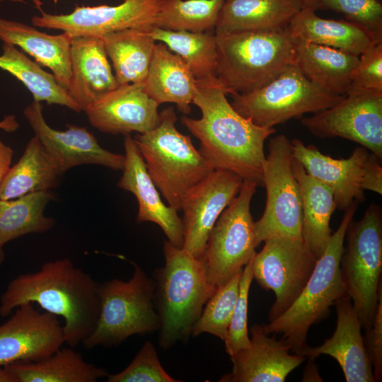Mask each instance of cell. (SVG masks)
Listing matches in <instances>:
<instances>
[{
	"mask_svg": "<svg viewBox=\"0 0 382 382\" xmlns=\"http://www.w3.org/2000/svg\"><path fill=\"white\" fill-rule=\"evenodd\" d=\"M197 87L192 103L202 116H183L181 122L199 139L200 154L213 170L231 171L263 186L264 144L275 129L259 127L239 114L216 78L197 82Z\"/></svg>",
	"mask_w": 382,
	"mask_h": 382,
	"instance_id": "6da1fadb",
	"label": "cell"
},
{
	"mask_svg": "<svg viewBox=\"0 0 382 382\" xmlns=\"http://www.w3.org/2000/svg\"><path fill=\"white\" fill-rule=\"evenodd\" d=\"M99 283L69 258L45 262L39 270L13 279L0 297V316L20 305L37 303L64 319V342L74 348L96 328L100 308Z\"/></svg>",
	"mask_w": 382,
	"mask_h": 382,
	"instance_id": "7a4b0ae2",
	"label": "cell"
},
{
	"mask_svg": "<svg viewBox=\"0 0 382 382\" xmlns=\"http://www.w3.org/2000/svg\"><path fill=\"white\" fill-rule=\"evenodd\" d=\"M165 265L156 272L154 306L161 320L159 345L168 349L185 342L214 293L204 259H197L168 241L163 244Z\"/></svg>",
	"mask_w": 382,
	"mask_h": 382,
	"instance_id": "3957f363",
	"label": "cell"
},
{
	"mask_svg": "<svg viewBox=\"0 0 382 382\" xmlns=\"http://www.w3.org/2000/svg\"><path fill=\"white\" fill-rule=\"evenodd\" d=\"M353 202L345 210L337 229L316 260L313 272L299 297L282 315L263 324L264 332L279 334L291 351L299 354L307 345L306 338L311 325L326 318L330 307L340 299L347 296L342 279L340 261L344 251L347 228L357 209Z\"/></svg>",
	"mask_w": 382,
	"mask_h": 382,
	"instance_id": "277c9868",
	"label": "cell"
},
{
	"mask_svg": "<svg viewBox=\"0 0 382 382\" xmlns=\"http://www.w3.org/2000/svg\"><path fill=\"white\" fill-rule=\"evenodd\" d=\"M214 33L217 47L216 76L227 94L257 90L294 64V41L287 29Z\"/></svg>",
	"mask_w": 382,
	"mask_h": 382,
	"instance_id": "5b68a950",
	"label": "cell"
},
{
	"mask_svg": "<svg viewBox=\"0 0 382 382\" xmlns=\"http://www.w3.org/2000/svg\"><path fill=\"white\" fill-rule=\"evenodd\" d=\"M176 122L173 108H166L154 129L133 138L154 183L168 205L179 211L188 190L214 170L190 137L178 131Z\"/></svg>",
	"mask_w": 382,
	"mask_h": 382,
	"instance_id": "8992f818",
	"label": "cell"
},
{
	"mask_svg": "<svg viewBox=\"0 0 382 382\" xmlns=\"http://www.w3.org/2000/svg\"><path fill=\"white\" fill-rule=\"evenodd\" d=\"M128 281L113 279L99 284V315L95 329L82 342L86 349L119 345L134 335L159 330L154 306L155 282L136 264Z\"/></svg>",
	"mask_w": 382,
	"mask_h": 382,
	"instance_id": "52a82bcc",
	"label": "cell"
},
{
	"mask_svg": "<svg viewBox=\"0 0 382 382\" xmlns=\"http://www.w3.org/2000/svg\"><path fill=\"white\" fill-rule=\"evenodd\" d=\"M345 238L347 245L340 261L342 279L361 328L367 330L372 325L382 284L381 207L371 204L360 220L352 219Z\"/></svg>",
	"mask_w": 382,
	"mask_h": 382,
	"instance_id": "ba28073f",
	"label": "cell"
},
{
	"mask_svg": "<svg viewBox=\"0 0 382 382\" xmlns=\"http://www.w3.org/2000/svg\"><path fill=\"white\" fill-rule=\"evenodd\" d=\"M231 96V104L239 114L264 128H274L291 119L322 111L345 97L320 88L294 64L262 87Z\"/></svg>",
	"mask_w": 382,
	"mask_h": 382,
	"instance_id": "9c48e42d",
	"label": "cell"
},
{
	"mask_svg": "<svg viewBox=\"0 0 382 382\" xmlns=\"http://www.w3.org/2000/svg\"><path fill=\"white\" fill-rule=\"evenodd\" d=\"M257 186L253 181L243 180L211 231L203 259L213 292L242 270L256 253L250 203Z\"/></svg>",
	"mask_w": 382,
	"mask_h": 382,
	"instance_id": "30bf717a",
	"label": "cell"
},
{
	"mask_svg": "<svg viewBox=\"0 0 382 382\" xmlns=\"http://www.w3.org/2000/svg\"><path fill=\"white\" fill-rule=\"evenodd\" d=\"M291 142L284 134L270 139L263 168L266 204L255 222L256 244L272 237L303 240L301 199L292 169Z\"/></svg>",
	"mask_w": 382,
	"mask_h": 382,
	"instance_id": "8fae6325",
	"label": "cell"
},
{
	"mask_svg": "<svg viewBox=\"0 0 382 382\" xmlns=\"http://www.w3.org/2000/svg\"><path fill=\"white\" fill-rule=\"evenodd\" d=\"M252 257L253 279L275 300L269 313L271 321L284 313L299 297L315 267L316 259L303 240L272 237Z\"/></svg>",
	"mask_w": 382,
	"mask_h": 382,
	"instance_id": "7c38bea8",
	"label": "cell"
},
{
	"mask_svg": "<svg viewBox=\"0 0 382 382\" xmlns=\"http://www.w3.org/2000/svg\"><path fill=\"white\" fill-rule=\"evenodd\" d=\"M301 122L315 137L346 139L382 158V92H349Z\"/></svg>",
	"mask_w": 382,
	"mask_h": 382,
	"instance_id": "4fadbf2b",
	"label": "cell"
},
{
	"mask_svg": "<svg viewBox=\"0 0 382 382\" xmlns=\"http://www.w3.org/2000/svg\"><path fill=\"white\" fill-rule=\"evenodd\" d=\"M161 0H124L116 6H79L66 14L40 10L32 17L35 27L62 30L71 37L94 36L127 29L149 30L154 26Z\"/></svg>",
	"mask_w": 382,
	"mask_h": 382,
	"instance_id": "5bb4252c",
	"label": "cell"
},
{
	"mask_svg": "<svg viewBox=\"0 0 382 382\" xmlns=\"http://www.w3.org/2000/svg\"><path fill=\"white\" fill-rule=\"evenodd\" d=\"M243 181L231 171L214 170L183 197V248L195 258L203 259L214 225L238 193Z\"/></svg>",
	"mask_w": 382,
	"mask_h": 382,
	"instance_id": "9a60e30c",
	"label": "cell"
},
{
	"mask_svg": "<svg viewBox=\"0 0 382 382\" xmlns=\"http://www.w3.org/2000/svg\"><path fill=\"white\" fill-rule=\"evenodd\" d=\"M63 343V325L58 316L38 311L32 302L24 303L0 325V366L40 361Z\"/></svg>",
	"mask_w": 382,
	"mask_h": 382,
	"instance_id": "2e32d148",
	"label": "cell"
},
{
	"mask_svg": "<svg viewBox=\"0 0 382 382\" xmlns=\"http://www.w3.org/2000/svg\"><path fill=\"white\" fill-rule=\"evenodd\" d=\"M23 114L35 136L63 173L80 165L122 170L125 155L103 148L85 127L69 125L64 131L53 129L44 117L40 103L34 100L25 108Z\"/></svg>",
	"mask_w": 382,
	"mask_h": 382,
	"instance_id": "e0dca14e",
	"label": "cell"
},
{
	"mask_svg": "<svg viewBox=\"0 0 382 382\" xmlns=\"http://www.w3.org/2000/svg\"><path fill=\"white\" fill-rule=\"evenodd\" d=\"M291 142L294 158L330 190L337 209L345 210L353 202L364 200L363 182L371 151L360 146L347 158L336 159L301 139H294Z\"/></svg>",
	"mask_w": 382,
	"mask_h": 382,
	"instance_id": "ac0fdd59",
	"label": "cell"
},
{
	"mask_svg": "<svg viewBox=\"0 0 382 382\" xmlns=\"http://www.w3.org/2000/svg\"><path fill=\"white\" fill-rule=\"evenodd\" d=\"M159 105L144 91V83H127L100 97L86 112L90 124L112 134L146 133L158 122Z\"/></svg>",
	"mask_w": 382,
	"mask_h": 382,
	"instance_id": "d6986e66",
	"label": "cell"
},
{
	"mask_svg": "<svg viewBox=\"0 0 382 382\" xmlns=\"http://www.w3.org/2000/svg\"><path fill=\"white\" fill-rule=\"evenodd\" d=\"M335 306L337 325L332 336L320 346L307 345L299 354L311 360L322 354L332 357L340 366L347 382H375L361 325L350 298L345 296Z\"/></svg>",
	"mask_w": 382,
	"mask_h": 382,
	"instance_id": "ffe728a7",
	"label": "cell"
},
{
	"mask_svg": "<svg viewBox=\"0 0 382 382\" xmlns=\"http://www.w3.org/2000/svg\"><path fill=\"white\" fill-rule=\"evenodd\" d=\"M250 346L231 356L233 368L221 382H284L305 359L290 354L291 347L275 336L270 337L262 325L250 328Z\"/></svg>",
	"mask_w": 382,
	"mask_h": 382,
	"instance_id": "44dd1931",
	"label": "cell"
},
{
	"mask_svg": "<svg viewBox=\"0 0 382 382\" xmlns=\"http://www.w3.org/2000/svg\"><path fill=\"white\" fill-rule=\"evenodd\" d=\"M125 164L117 186L132 192L138 202L137 221H150L158 225L173 245L183 248V225L178 211L163 202L156 186L150 178L144 161L134 138L124 139Z\"/></svg>",
	"mask_w": 382,
	"mask_h": 382,
	"instance_id": "7402d4cb",
	"label": "cell"
},
{
	"mask_svg": "<svg viewBox=\"0 0 382 382\" xmlns=\"http://www.w3.org/2000/svg\"><path fill=\"white\" fill-rule=\"evenodd\" d=\"M70 62L67 90L82 111L119 86L101 37H72Z\"/></svg>",
	"mask_w": 382,
	"mask_h": 382,
	"instance_id": "603a6c76",
	"label": "cell"
},
{
	"mask_svg": "<svg viewBox=\"0 0 382 382\" xmlns=\"http://www.w3.org/2000/svg\"><path fill=\"white\" fill-rule=\"evenodd\" d=\"M293 39L330 47L359 57L382 42V33L345 20L325 19L303 8L286 28Z\"/></svg>",
	"mask_w": 382,
	"mask_h": 382,
	"instance_id": "cb8c5ba5",
	"label": "cell"
},
{
	"mask_svg": "<svg viewBox=\"0 0 382 382\" xmlns=\"http://www.w3.org/2000/svg\"><path fill=\"white\" fill-rule=\"evenodd\" d=\"M303 8L301 0H224L214 31L285 30Z\"/></svg>",
	"mask_w": 382,
	"mask_h": 382,
	"instance_id": "d4e9b609",
	"label": "cell"
},
{
	"mask_svg": "<svg viewBox=\"0 0 382 382\" xmlns=\"http://www.w3.org/2000/svg\"><path fill=\"white\" fill-rule=\"evenodd\" d=\"M294 41V64L303 75L330 94L347 95L359 57L299 39Z\"/></svg>",
	"mask_w": 382,
	"mask_h": 382,
	"instance_id": "484cf974",
	"label": "cell"
},
{
	"mask_svg": "<svg viewBox=\"0 0 382 382\" xmlns=\"http://www.w3.org/2000/svg\"><path fill=\"white\" fill-rule=\"evenodd\" d=\"M0 40L21 48L40 66L49 68L58 82L68 89L71 40L68 33L50 35L27 24L0 17Z\"/></svg>",
	"mask_w": 382,
	"mask_h": 382,
	"instance_id": "4316f807",
	"label": "cell"
},
{
	"mask_svg": "<svg viewBox=\"0 0 382 382\" xmlns=\"http://www.w3.org/2000/svg\"><path fill=\"white\" fill-rule=\"evenodd\" d=\"M197 89V81L184 60L165 44L156 42L144 81L147 95L158 105L173 103L189 114Z\"/></svg>",
	"mask_w": 382,
	"mask_h": 382,
	"instance_id": "83f0119b",
	"label": "cell"
},
{
	"mask_svg": "<svg viewBox=\"0 0 382 382\" xmlns=\"http://www.w3.org/2000/svg\"><path fill=\"white\" fill-rule=\"evenodd\" d=\"M292 169L299 184L302 210V238L318 260L332 236L331 216L337 209L333 195L323 183L311 176L294 158Z\"/></svg>",
	"mask_w": 382,
	"mask_h": 382,
	"instance_id": "f1b7e54d",
	"label": "cell"
},
{
	"mask_svg": "<svg viewBox=\"0 0 382 382\" xmlns=\"http://www.w3.org/2000/svg\"><path fill=\"white\" fill-rule=\"evenodd\" d=\"M63 172L34 136L27 144L18 162L10 167L0 184V199L50 191L56 187Z\"/></svg>",
	"mask_w": 382,
	"mask_h": 382,
	"instance_id": "f546056e",
	"label": "cell"
},
{
	"mask_svg": "<svg viewBox=\"0 0 382 382\" xmlns=\"http://www.w3.org/2000/svg\"><path fill=\"white\" fill-rule=\"evenodd\" d=\"M150 30L127 29L101 37L119 86L145 81L156 43Z\"/></svg>",
	"mask_w": 382,
	"mask_h": 382,
	"instance_id": "4dcf8cb0",
	"label": "cell"
},
{
	"mask_svg": "<svg viewBox=\"0 0 382 382\" xmlns=\"http://www.w3.org/2000/svg\"><path fill=\"white\" fill-rule=\"evenodd\" d=\"M6 367L18 382H96L108 376L107 371L85 361L70 348H59L36 362L15 363Z\"/></svg>",
	"mask_w": 382,
	"mask_h": 382,
	"instance_id": "1f68e13d",
	"label": "cell"
},
{
	"mask_svg": "<svg viewBox=\"0 0 382 382\" xmlns=\"http://www.w3.org/2000/svg\"><path fill=\"white\" fill-rule=\"evenodd\" d=\"M0 69L20 81L32 93L34 101L65 106L75 112L82 111L52 74L30 59L16 46L4 42L0 54Z\"/></svg>",
	"mask_w": 382,
	"mask_h": 382,
	"instance_id": "d6a6232c",
	"label": "cell"
},
{
	"mask_svg": "<svg viewBox=\"0 0 382 382\" xmlns=\"http://www.w3.org/2000/svg\"><path fill=\"white\" fill-rule=\"evenodd\" d=\"M50 191H39L8 200L0 199V245L28 233L50 230L54 219L45 216L46 206L52 199Z\"/></svg>",
	"mask_w": 382,
	"mask_h": 382,
	"instance_id": "836d02e7",
	"label": "cell"
},
{
	"mask_svg": "<svg viewBox=\"0 0 382 382\" xmlns=\"http://www.w3.org/2000/svg\"><path fill=\"white\" fill-rule=\"evenodd\" d=\"M151 35L179 55L189 66L197 82L216 78L217 47L212 31H171L154 26Z\"/></svg>",
	"mask_w": 382,
	"mask_h": 382,
	"instance_id": "e575fe53",
	"label": "cell"
},
{
	"mask_svg": "<svg viewBox=\"0 0 382 382\" xmlns=\"http://www.w3.org/2000/svg\"><path fill=\"white\" fill-rule=\"evenodd\" d=\"M224 0H161L154 26L171 31L215 30Z\"/></svg>",
	"mask_w": 382,
	"mask_h": 382,
	"instance_id": "d590c367",
	"label": "cell"
},
{
	"mask_svg": "<svg viewBox=\"0 0 382 382\" xmlns=\"http://www.w3.org/2000/svg\"><path fill=\"white\" fill-rule=\"evenodd\" d=\"M242 272L243 270L210 296L205 308L193 325L191 333L193 337L207 332L225 341L238 296Z\"/></svg>",
	"mask_w": 382,
	"mask_h": 382,
	"instance_id": "8d00e7d4",
	"label": "cell"
},
{
	"mask_svg": "<svg viewBox=\"0 0 382 382\" xmlns=\"http://www.w3.org/2000/svg\"><path fill=\"white\" fill-rule=\"evenodd\" d=\"M253 279L252 258L244 266L239 282V292L224 341L231 357L250 346L248 330V306L250 287Z\"/></svg>",
	"mask_w": 382,
	"mask_h": 382,
	"instance_id": "74e56055",
	"label": "cell"
},
{
	"mask_svg": "<svg viewBox=\"0 0 382 382\" xmlns=\"http://www.w3.org/2000/svg\"><path fill=\"white\" fill-rule=\"evenodd\" d=\"M108 382H177L163 368L154 345L146 341L121 372L108 374Z\"/></svg>",
	"mask_w": 382,
	"mask_h": 382,
	"instance_id": "f35d334b",
	"label": "cell"
},
{
	"mask_svg": "<svg viewBox=\"0 0 382 382\" xmlns=\"http://www.w3.org/2000/svg\"><path fill=\"white\" fill-rule=\"evenodd\" d=\"M317 9L342 13L347 21L382 33V4L377 0H319Z\"/></svg>",
	"mask_w": 382,
	"mask_h": 382,
	"instance_id": "ab89813d",
	"label": "cell"
},
{
	"mask_svg": "<svg viewBox=\"0 0 382 382\" xmlns=\"http://www.w3.org/2000/svg\"><path fill=\"white\" fill-rule=\"evenodd\" d=\"M361 91L382 92V42L359 57V62L352 75L349 93Z\"/></svg>",
	"mask_w": 382,
	"mask_h": 382,
	"instance_id": "60d3db41",
	"label": "cell"
},
{
	"mask_svg": "<svg viewBox=\"0 0 382 382\" xmlns=\"http://www.w3.org/2000/svg\"><path fill=\"white\" fill-rule=\"evenodd\" d=\"M364 345L371 359L375 381L382 379V284L372 325L366 330Z\"/></svg>",
	"mask_w": 382,
	"mask_h": 382,
	"instance_id": "b9f144b4",
	"label": "cell"
},
{
	"mask_svg": "<svg viewBox=\"0 0 382 382\" xmlns=\"http://www.w3.org/2000/svg\"><path fill=\"white\" fill-rule=\"evenodd\" d=\"M363 189L382 194L381 159L371 152L366 165Z\"/></svg>",
	"mask_w": 382,
	"mask_h": 382,
	"instance_id": "7bdbcfd3",
	"label": "cell"
},
{
	"mask_svg": "<svg viewBox=\"0 0 382 382\" xmlns=\"http://www.w3.org/2000/svg\"><path fill=\"white\" fill-rule=\"evenodd\" d=\"M13 155V149L0 139V184L10 168Z\"/></svg>",
	"mask_w": 382,
	"mask_h": 382,
	"instance_id": "ee69618b",
	"label": "cell"
},
{
	"mask_svg": "<svg viewBox=\"0 0 382 382\" xmlns=\"http://www.w3.org/2000/svg\"><path fill=\"white\" fill-rule=\"evenodd\" d=\"M18 127L19 123L13 115H6L3 120H0V129L12 132L16 131Z\"/></svg>",
	"mask_w": 382,
	"mask_h": 382,
	"instance_id": "f6af8a7d",
	"label": "cell"
},
{
	"mask_svg": "<svg viewBox=\"0 0 382 382\" xmlns=\"http://www.w3.org/2000/svg\"><path fill=\"white\" fill-rule=\"evenodd\" d=\"M313 361L314 360L309 359V362L307 364L303 373V381H318V379L322 381L321 378L318 375V369L313 363Z\"/></svg>",
	"mask_w": 382,
	"mask_h": 382,
	"instance_id": "bcb514c9",
	"label": "cell"
},
{
	"mask_svg": "<svg viewBox=\"0 0 382 382\" xmlns=\"http://www.w3.org/2000/svg\"><path fill=\"white\" fill-rule=\"evenodd\" d=\"M0 382H18V381L6 366H0Z\"/></svg>",
	"mask_w": 382,
	"mask_h": 382,
	"instance_id": "7dc6e473",
	"label": "cell"
},
{
	"mask_svg": "<svg viewBox=\"0 0 382 382\" xmlns=\"http://www.w3.org/2000/svg\"><path fill=\"white\" fill-rule=\"evenodd\" d=\"M304 7L316 11L319 0H301Z\"/></svg>",
	"mask_w": 382,
	"mask_h": 382,
	"instance_id": "c3c4849f",
	"label": "cell"
},
{
	"mask_svg": "<svg viewBox=\"0 0 382 382\" xmlns=\"http://www.w3.org/2000/svg\"><path fill=\"white\" fill-rule=\"evenodd\" d=\"M5 260V253L3 250V246L0 245V267L2 265Z\"/></svg>",
	"mask_w": 382,
	"mask_h": 382,
	"instance_id": "681fc988",
	"label": "cell"
},
{
	"mask_svg": "<svg viewBox=\"0 0 382 382\" xmlns=\"http://www.w3.org/2000/svg\"><path fill=\"white\" fill-rule=\"evenodd\" d=\"M4 1H9L11 2L22 3V4L26 3L25 0H0V2Z\"/></svg>",
	"mask_w": 382,
	"mask_h": 382,
	"instance_id": "f907efd6",
	"label": "cell"
},
{
	"mask_svg": "<svg viewBox=\"0 0 382 382\" xmlns=\"http://www.w3.org/2000/svg\"><path fill=\"white\" fill-rule=\"evenodd\" d=\"M53 1H54V3H57V2L58 1V0H53Z\"/></svg>",
	"mask_w": 382,
	"mask_h": 382,
	"instance_id": "816d5d0a",
	"label": "cell"
}]
</instances>
